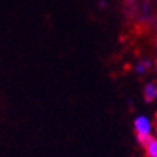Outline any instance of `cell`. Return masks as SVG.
Segmentation results:
<instances>
[{"label":"cell","mask_w":157,"mask_h":157,"mask_svg":"<svg viewBox=\"0 0 157 157\" xmlns=\"http://www.w3.org/2000/svg\"><path fill=\"white\" fill-rule=\"evenodd\" d=\"M133 131L136 136H149L153 132V122L147 115H137L133 119Z\"/></svg>","instance_id":"obj_1"},{"label":"cell","mask_w":157,"mask_h":157,"mask_svg":"<svg viewBox=\"0 0 157 157\" xmlns=\"http://www.w3.org/2000/svg\"><path fill=\"white\" fill-rule=\"evenodd\" d=\"M151 139H153V136H151V135H149V136H136V142L140 144L142 147H146L147 144L150 143Z\"/></svg>","instance_id":"obj_5"},{"label":"cell","mask_w":157,"mask_h":157,"mask_svg":"<svg viewBox=\"0 0 157 157\" xmlns=\"http://www.w3.org/2000/svg\"><path fill=\"white\" fill-rule=\"evenodd\" d=\"M143 98L147 102H151L157 98V86L154 83H146L143 87Z\"/></svg>","instance_id":"obj_2"},{"label":"cell","mask_w":157,"mask_h":157,"mask_svg":"<svg viewBox=\"0 0 157 157\" xmlns=\"http://www.w3.org/2000/svg\"><path fill=\"white\" fill-rule=\"evenodd\" d=\"M144 149H146L147 157H157V137H153L150 143L147 144Z\"/></svg>","instance_id":"obj_4"},{"label":"cell","mask_w":157,"mask_h":157,"mask_svg":"<svg viewBox=\"0 0 157 157\" xmlns=\"http://www.w3.org/2000/svg\"><path fill=\"white\" fill-rule=\"evenodd\" d=\"M151 66V62L149 60V59H144V60H140V62H137L136 66H135V72L137 73V75H144V73L150 69Z\"/></svg>","instance_id":"obj_3"}]
</instances>
